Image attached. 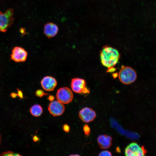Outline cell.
<instances>
[{"label":"cell","mask_w":156,"mask_h":156,"mask_svg":"<svg viewBox=\"0 0 156 156\" xmlns=\"http://www.w3.org/2000/svg\"><path fill=\"white\" fill-rule=\"evenodd\" d=\"M33 140L34 142H36L39 140L40 138L36 135H34L33 138Z\"/></svg>","instance_id":"ffe728a7"},{"label":"cell","mask_w":156,"mask_h":156,"mask_svg":"<svg viewBox=\"0 0 156 156\" xmlns=\"http://www.w3.org/2000/svg\"><path fill=\"white\" fill-rule=\"evenodd\" d=\"M63 129L66 132H68L70 130L69 126L67 124H64L63 127Z\"/></svg>","instance_id":"ac0fdd59"},{"label":"cell","mask_w":156,"mask_h":156,"mask_svg":"<svg viewBox=\"0 0 156 156\" xmlns=\"http://www.w3.org/2000/svg\"><path fill=\"white\" fill-rule=\"evenodd\" d=\"M143 147L140 146L135 142L130 144L125 148V154L127 156H142L146 154Z\"/></svg>","instance_id":"8992f818"},{"label":"cell","mask_w":156,"mask_h":156,"mask_svg":"<svg viewBox=\"0 0 156 156\" xmlns=\"http://www.w3.org/2000/svg\"><path fill=\"white\" fill-rule=\"evenodd\" d=\"M112 140L111 137L106 135H100L97 138V141L100 147L103 149L110 148L112 145Z\"/></svg>","instance_id":"8fae6325"},{"label":"cell","mask_w":156,"mask_h":156,"mask_svg":"<svg viewBox=\"0 0 156 156\" xmlns=\"http://www.w3.org/2000/svg\"><path fill=\"white\" fill-rule=\"evenodd\" d=\"M10 96L12 98H15L17 96H18V95L17 94L13 92L11 93Z\"/></svg>","instance_id":"7402d4cb"},{"label":"cell","mask_w":156,"mask_h":156,"mask_svg":"<svg viewBox=\"0 0 156 156\" xmlns=\"http://www.w3.org/2000/svg\"><path fill=\"white\" fill-rule=\"evenodd\" d=\"M30 112L34 116H40L43 112V108L39 105L35 104L32 106L30 109Z\"/></svg>","instance_id":"4fadbf2b"},{"label":"cell","mask_w":156,"mask_h":156,"mask_svg":"<svg viewBox=\"0 0 156 156\" xmlns=\"http://www.w3.org/2000/svg\"><path fill=\"white\" fill-rule=\"evenodd\" d=\"M55 99V97L52 95H50L49 96L48 99L50 101H53Z\"/></svg>","instance_id":"44dd1931"},{"label":"cell","mask_w":156,"mask_h":156,"mask_svg":"<svg viewBox=\"0 0 156 156\" xmlns=\"http://www.w3.org/2000/svg\"><path fill=\"white\" fill-rule=\"evenodd\" d=\"M86 82L83 79L75 78L72 80L71 86L72 90L78 93H89L90 91L86 86Z\"/></svg>","instance_id":"5b68a950"},{"label":"cell","mask_w":156,"mask_h":156,"mask_svg":"<svg viewBox=\"0 0 156 156\" xmlns=\"http://www.w3.org/2000/svg\"><path fill=\"white\" fill-rule=\"evenodd\" d=\"M10 56L11 59L16 62H23L27 59V53L23 48L16 46L12 49Z\"/></svg>","instance_id":"52a82bcc"},{"label":"cell","mask_w":156,"mask_h":156,"mask_svg":"<svg viewBox=\"0 0 156 156\" xmlns=\"http://www.w3.org/2000/svg\"><path fill=\"white\" fill-rule=\"evenodd\" d=\"M14 12L12 8H9L4 13L0 11V31L6 32L13 23Z\"/></svg>","instance_id":"3957f363"},{"label":"cell","mask_w":156,"mask_h":156,"mask_svg":"<svg viewBox=\"0 0 156 156\" xmlns=\"http://www.w3.org/2000/svg\"><path fill=\"white\" fill-rule=\"evenodd\" d=\"M73 97L72 91L66 87L60 88L57 90L56 93L57 99L63 104L70 103L72 101Z\"/></svg>","instance_id":"277c9868"},{"label":"cell","mask_w":156,"mask_h":156,"mask_svg":"<svg viewBox=\"0 0 156 156\" xmlns=\"http://www.w3.org/2000/svg\"><path fill=\"white\" fill-rule=\"evenodd\" d=\"M118 76L120 81L126 85L133 83L137 77L135 70L129 66H122L118 73Z\"/></svg>","instance_id":"7a4b0ae2"},{"label":"cell","mask_w":156,"mask_h":156,"mask_svg":"<svg viewBox=\"0 0 156 156\" xmlns=\"http://www.w3.org/2000/svg\"><path fill=\"white\" fill-rule=\"evenodd\" d=\"M48 110L53 116H60L62 115L65 110V107L63 103L59 101H51L49 104Z\"/></svg>","instance_id":"ba28073f"},{"label":"cell","mask_w":156,"mask_h":156,"mask_svg":"<svg viewBox=\"0 0 156 156\" xmlns=\"http://www.w3.org/2000/svg\"><path fill=\"white\" fill-rule=\"evenodd\" d=\"M71 155V156L74 155H74ZM76 155V156H77V155Z\"/></svg>","instance_id":"603a6c76"},{"label":"cell","mask_w":156,"mask_h":156,"mask_svg":"<svg viewBox=\"0 0 156 156\" xmlns=\"http://www.w3.org/2000/svg\"><path fill=\"white\" fill-rule=\"evenodd\" d=\"M100 56L102 65L107 68V72H114L116 70L114 66L120 57L118 50L110 46H104L100 52Z\"/></svg>","instance_id":"6da1fadb"},{"label":"cell","mask_w":156,"mask_h":156,"mask_svg":"<svg viewBox=\"0 0 156 156\" xmlns=\"http://www.w3.org/2000/svg\"><path fill=\"white\" fill-rule=\"evenodd\" d=\"M83 129L85 135L88 136L90 133V128L89 126L87 124L83 126Z\"/></svg>","instance_id":"2e32d148"},{"label":"cell","mask_w":156,"mask_h":156,"mask_svg":"<svg viewBox=\"0 0 156 156\" xmlns=\"http://www.w3.org/2000/svg\"><path fill=\"white\" fill-rule=\"evenodd\" d=\"M79 116L82 121L88 123L94 120L96 117V113L92 109L85 107L79 111Z\"/></svg>","instance_id":"9c48e42d"},{"label":"cell","mask_w":156,"mask_h":156,"mask_svg":"<svg viewBox=\"0 0 156 156\" xmlns=\"http://www.w3.org/2000/svg\"><path fill=\"white\" fill-rule=\"evenodd\" d=\"M58 31V26L54 23H47L44 26V33L48 38L55 36L57 34Z\"/></svg>","instance_id":"7c38bea8"},{"label":"cell","mask_w":156,"mask_h":156,"mask_svg":"<svg viewBox=\"0 0 156 156\" xmlns=\"http://www.w3.org/2000/svg\"><path fill=\"white\" fill-rule=\"evenodd\" d=\"M18 90V93L17 94L18 96H19L21 99L23 98V95L22 92L19 89H17Z\"/></svg>","instance_id":"d6986e66"},{"label":"cell","mask_w":156,"mask_h":156,"mask_svg":"<svg viewBox=\"0 0 156 156\" xmlns=\"http://www.w3.org/2000/svg\"><path fill=\"white\" fill-rule=\"evenodd\" d=\"M0 156H21L19 153H15L11 151H7L3 152L0 154Z\"/></svg>","instance_id":"5bb4252c"},{"label":"cell","mask_w":156,"mask_h":156,"mask_svg":"<svg viewBox=\"0 0 156 156\" xmlns=\"http://www.w3.org/2000/svg\"><path fill=\"white\" fill-rule=\"evenodd\" d=\"M0 142H1V135L0 134Z\"/></svg>","instance_id":"cb8c5ba5"},{"label":"cell","mask_w":156,"mask_h":156,"mask_svg":"<svg viewBox=\"0 0 156 156\" xmlns=\"http://www.w3.org/2000/svg\"><path fill=\"white\" fill-rule=\"evenodd\" d=\"M112 155L111 153L108 151L105 150L102 151L100 152L99 155V156H112Z\"/></svg>","instance_id":"e0dca14e"},{"label":"cell","mask_w":156,"mask_h":156,"mask_svg":"<svg viewBox=\"0 0 156 156\" xmlns=\"http://www.w3.org/2000/svg\"><path fill=\"white\" fill-rule=\"evenodd\" d=\"M43 88L47 91H53L57 85V81L54 77L49 76L44 77L41 81Z\"/></svg>","instance_id":"30bf717a"},{"label":"cell","mask_w":156,"mask_h":156,"mask_svg":"<svg viewBox=\"0 0 156 156\" xmlns=\"http://www.w3.org/2000/svg\"><path fill=\"white\" fill-rule=\"evenodd\" d=\"M35 94L37 96L42 97L44 95H47L48 94L45 93L42 90L38 89L36 92Z\"/></svg>","instance_id":"9a60e30c"}]
</instances>
